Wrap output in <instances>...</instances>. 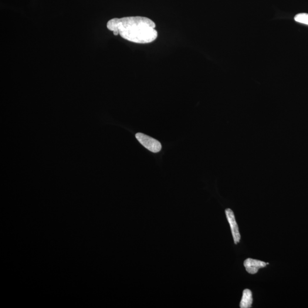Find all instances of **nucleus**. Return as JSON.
<instances>
[{"label": "nucleus", "instance_id": "obj_1", "mask_svg": "<svg viewBox=\"0 0 308 308\" xmlns=\"http://www.w3.org/2000/svg\"><path fill=\"white\" fill-rule=\"evenodd\" d=\"M155 26L151 20L140 16L113 19L107 23V28L115 36L120 35L128 41L137 43H151L156 40Z\"/></svg>", "mask_w": 308, "mask_h": 308}, {"label": "nucleus", "instance_id": "obj_2", "mask_svg": "<svg viewBox=\"0 0 308 308\" xmlns=\"http://www.w3.org/2000/svg\"><path fill=\"white\" fill-rule=\"evenodd\" d=\"M135 137L140 143L149 151L157 153L161 150V144L155 139L142 133H137Z\"/></svg>", "mask_w": 308, "mask_h": 308}, {"label": "nucleus", "instance_id": "obj_6", "mask_svg": "<svg viewBox=\"0 0 308 308\" xmlns=\"http://www.w3.org/2000/svg\"><path fill=\"white\" fill-rule=\"evenodd\" d=\"M294 20L297 22L308 25V14L307 13L298 14L294 17Z\"/></svg>", "mask_w": 308, "mask_h": 308}, {"label": "nucleus", "instance_id": "obj_5", "mask_svg": "<svg viewBox=\"0 0 308 308\" xmlns=\"http://www.w3.org/2000/svg\"><path fill=\"white\" fill-rule=\"evenodd\" d=\"M252 294L251 291L246 289L243 291L242 299L240 302V307L241 308H249L252 304Z\"/></svg>", "mask_w": 308, "mask_h": 308}, {"label": "nucleus", "instance_id": "obj_3", "mask_svg": "<svg viewBox=\"0 0 308 308\" xmlns=\"http://www.w3.org/2000/svg\"><path fill=\"white\" fill-rule=\"evenodd\" d=\"M225 212L226 217L227 218L230 226H231L233 240H234L235 245H237L240 242L241 236H240L238 226L237 225L234 214H233V212L231 209L229 208L226 209Z\"/></svg>", "mask_w": 308, "mask_h": 308}, {"label": "nucleus", "instance_id": "obj_4", "mask_svg": "<svg viewBox=\"0 0 308 308\" xmlns=\"http://www.w3.org/2000/svg\"><path fill=\"white\" fill-rule=\"evenodd\" d=\"M244 266L247 272L250 274H256L260 268H265L267 263L260 260L252 259H247L244 262Z\"/></svg>", "mask_w": 308, "mask_h": 308}]
</instances>
